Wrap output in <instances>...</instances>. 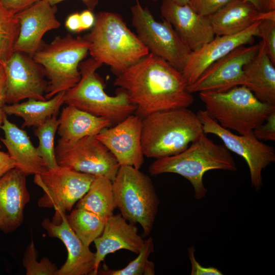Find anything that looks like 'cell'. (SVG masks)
<instances>
[{
    "mask_svg": "<svg viewBox=\"0 0 275 275\" xmlns=\"http://www.w3.org/2000/svg\"><path fill=\"white\" fill-rule=\"evenodd\" d=\"M76 207L81 208L106 219L114 214L116 206L112 181L102 176H95L90 187L77 202Z\"/></svg>",
    "mask_w": 275,
    "mask_h": 275,
    "instance_id": "27",
    "label": "cell"
},
{
    "mask_svg": "<svg viewBox=\"0 0 275 275\" xmlns=\"http://www.w3.org/2000/svg\"><path fill=\"white\" fill-rule=\"evenodd\" d=\"M38 253L32 239L26 248L22 258V264L26 275H56L58 267L47 257L40 262L37 260Z\"/></svg>",
    "mask_w": 275,
    "mask_h": 275,
    "instance_id": "32",
    "label": "cell"
},
{
    "mask_svg": "<svg viewBox=\"0 0 275 275\" xmlns=\"http://www.w3.org/2000/svg\"><path fill=\"white\" fill-rule=\"evenodd\" d=\"M208 17L215 36H230L263 19L275 18V10L262 12L245 0H231Z\"/></svg>",
    "mask_w": 275,
    "mask_h": 275,
    "instance_id": "22",
    "label": "cell"
},
{
    "mask_svg": "<svg viewBox=\"0 0 275 275\" xmlns=\"http://www.w3.org/2000/svg\"><path fill=\"white\" fill-rule=\"evenodd\" d=\"M203 132L218 136L229 150L241 156L246 161L250 171L252 187L258 191L263 185L262 171L275 161V150L256 138L253 131L245 135H237L221 126L205 110L197 113Z\"/></svg>",
    "mask_w": 275,
    "mask_h": 275,
    "instance_id": "11",
    "label": "cell"
},
{
    "mask_svg": "<svg viewBox=\"0 0 275 275\" xmlns=\"http://www.w3.org/2000/svg\"><path fill=\"white\" fill-rule=\"evenodd\" d=\"M6 104V75L4 66L0 65V107Z\"/></svg>",
    "mask_w": 275,
    "mask_h": 275,
    "instance_id": "42",
    "label": "cell"
},
{
    "mask_svg": "<svg viewBox=\"0 0 275 275\" xmlns=\"http://www.w3.org/2000/svg\"><path fill=\"white\" fill-rule=\"evenodd\" d=\"M65 92H60L45 100L30 98L21 103L6 104L3 109L6 115L21 118L23 120L22 127H36L53 116L57 115L64 103Z\"/></svg>",
    "mask_w": 275,
    "mask_h": 275,
    "instance_id": "26",
    "label": "cell"
},
{
    "mask_svg": "<svg viewBox=\"0 0 275 275\" xmlns=\"http://www.w3.org/2000/svg\"><path fill=\"white\" fill-rule=\"evenodd\" d=\"M90 43L85 37L67 35L56 37L49 44L42 45L32 57L43 68L49 81L45 95L49 99L68 90L80 79V63L89 52Z\"/></svg>",
    "mask_w": 275,
    "mask_h": 275,
    "instance_id": "7",
    "label": "cell"
},
{
    "mask_svg": "<svg viewBox=\"0 0 275 275\" xmlns=\"http://www.w3.org/2000/svg\"><path fill=\"white\" fill-rule=\"evenodd\" d=\"M260 42L240 46L211 64L194 83L187 86L190 93L224 92L239 86L244 67L256 56Z\"/></svg>",
    "mask_w": 275,
    "mask_h": 275,
    "instance_id": "13",
    "label": "cell"
},
{
    "mask_svg": "<svg viewBox=\"0 0 275 275\" xmlns=\"http://www.w3.org/2000/svg\"><path fill=\"white\" fill-rule=\"evenodd\" d=\"M82 31L91 29L95 22V17L92 11L87 9L79 13Z\"/></svg>",
    "mask_w": 275,
    "mask_h": 275,
    "instance_id": "40",
    "label": "cell"
},
{
    "mask_svg": "<svg viewBox=\"0 0 275 275\" xmlns=\"http://www.w3.org/2000/svg\"><path fill=\"white\" fill-rule=\"evenodd\" d=\"M59 121L60 144H70L87 136H96L111 126L107 120L69 105L63 108Z\"/></svg>",
    "mask_w": 275,
    "mask_h": 275,
    "instance_id": "25",
    "label": "cell"
},
{
    "mask_svg": "<svg viewBox=\"0 0 275 275\" xmlns=\"http://www.w3.org/2000/svg\"><path fill=\"white\" fill-rule=\"evenodd\" d=\"M145 241L134 224L128 223L120 213L113 214L106 219L101 234L94 241L96 252L91 275L98 274L99 265L107 255L122 249L138 254Z\"/></svg>",
    "mask_w": 275,
    "mask_h": 275,
    "instance_id": "21",
    "label": "cell"
},
{
    "mask_svg": "<svg viewBox=\"0 0 275 275\" xmlns=\"http://www.w3.org/2000/svg\"><path fill=\"white\" fill-rule=\"evenodd\" d=\"M116 208L127 221L138 223L148 235L153 228L159 200L150 177L132 166H120L112 181Z\"/></svg>",
    "mask_w": 275,
    "mask_h": 275,
    "instance_id": "8",
    "label": "cell"
},
{
    "mask_svg": "<svg viewBox=\"0 0 275 275\" xmlns=\"http://www.w3.org/2000/svg\"><path fill=\"white\" fill-rule=\"evenodd\" d=\"M95 176L58 166L34 175V182L44 191L38 200L40 208H53L52 222L58 224L61 215L70 211L88 191Z\"/></svg>",
    "mask_w": 275,
    "mask_h": 275,
    "instance_id": "10",
    "label": "cell"
},
{
    "mask_svg": "<svg viewBox=\"0 0 275 275\" xmlns=\"http://www.w3.org/2000/svg\"><path fill=\"white\" fill-rule=\"evenodd\" d=\"M66 213L61 221L54 224L48 218L44 219L41 225L51 237L60 239L66 248L68 256L66 262L58 269L56 275L92 274L94 270L95 253L86 246L69 225Z\"/></svg>",
    "mask_w": 275,
    "mask_h": 275,
    "instance_id": "20",
    "label": "cell"
},
{
    "mask_svg": "<svg viewBox=\"0 0 275 275\" xmlns=\"http://www.w3.org/2000/svg\"><path fill=\"white\" fill-rule=\"evenodd\" d=\"M1 147L0 145V148ZM16 167L15 161L9 153L0 150V178L9 171Z\"/></svg>",
    "mask_w": 275,
    "mask_h": 275,
    "instance_id": "38",
    "label": "cell"
},
{
    "mask_svg": "<svg viewBox=\"0 0 275 275\" xmlns=\"http://www.w3.org/2000/svg\"><path fill=\"white\" fill-rule=\"evenodd\" d=\"M212 170L236 171L235 160L224 146L215 144L203 133L182 152L156 159L149 166L152 176L171 173L178 174L192 184L197 200L207 193L203 182L206 172Z\"/></svg>",
    "mask_w": 275,
    "mask_h": 275,
    "instance_id": "3",
    "label": "cell"
},
{
    "mask_svg": "<svg viewBox=\"0 0 275 275\" xmlns=\"http://www.w3.org/2000/svg\"><path fill=\"white\" fill-rule=\"evenodd\" d=\"M51 6H56V4L65 0H45ZM87 7V9L93 11L97 6L99 0H80Z\"/></svg>",
    "mask_w": 275,
    "mask_h": 275,
    "instance_id": "43",
    "label": "cell"
},
{
    "mask_svg": "<svg viewBox=\"0 0 275 275\" xmlns=\"http://www.w3.org/2000/svg\"><path fill=\"white\" fill-rule=\"evenodd\" d=\"M114 85L127 92L142 119L157 112L188 107L194 101L181 71L151 53L117 74Z\"/></svg>",
    "mask_w": 275,
    "mask_h": 275,
    "instance_id": "1",
    "label": "cell"
},
{
    "mask_svg": "<svg viewBox=\"0 0 275 275\" xmlns=\"http://www.w3.org/2000/svg\"><path fill=\"white\" fill-rule=\"evenodd\" d=\"M6 75V103L13 104L25 99L46 100L48 82L42 66L33 58L14 51L4 66Z\"/></svg>",
    "mask_w": 275,
    "mask_h": 275,
    "instance_id": "14",
    "label": "cell"
},
{
    "mask_svg": "<svg viewBox=\"0 0 275 275\" xmlns=\"http://www.w3.org/2000/svg\"><path fill=\"white\" fill-rule=\"evenodd\" d=\"M274 1H275V0H273Z\"/></svg>",
    "mask_w": 275,
    "mask_h": 275,
    "instance_id": "48",
    "label": "cell"
},
{
    "mask_svg": "<svg viewBox=\"0 0 275 275\" xmlns=\"http://www.w3.org/2000/svg\"><path fill=\"white\" fill-rule=\"evenodd\" d=\"M66 217L77 236L89 247L101 234L105 223L97 214L81 208L76 207Z\"/></svg>",
    "mask_w": 275,
    "mask_h": 275,
    "instance_id": "28",
    "label": "cell"
},
{
    "mask_svg": "<svg viewBox=\"0 0 275 275\" xmlns=\"http://www.w3.org/2000/svg\"><path fill=\"white\" fill-rule=\"evenodd\" d=\"M259 140L275 141V111L271 113L261 125L253 130Z\"/></svg>",
    "mask_w": 275,
    "mask_h": 275,
    "instance_id": "35",
    "label": "cell"
},
{
    "mask_svg": "<svg viewBox=\"0 0 275 275\" xmlns=\"http://www.w3.org/2000/svg\"><path fill=\"white\" fill-rule=\"evenodd\" d=\"M57 11L56 6L40 0L16 14L20 28L13 51L32 57L42 46L44 34L60 27L61 23L56 15Z\"/></svg>",
    "mask_w": 275,
    "mask_h": 275,
    "instance_id": "16",
    "label": "cell"
},
{
    "mask_svg": "<svg viewBox=\"0 0 275 275\" xmlns=\"http://www.w3.org/2000/svg\"><path fill=\"white\" fill-rule=\"evenodd\" d=\"M6 115L3 107H0V127L3 124L5 116Z\"/></svg>",
    "mask_w": 275,
    "mask_h": 275,
    "instance_id": "45",
    "label": "cell"
},
{
    "mask_svg": "<svg viewBox=\"0 0 275 275\" xmlns=\"http://www.w3.org/2000/svg\"><path fill=\"white\" fill-rule=\"evenodd\" d=\"M85 37L91 57L109 66L117 74L138 62L149 52L120 15L100 12L91 32Z\"/></svg>",
    "mask_w": 275,
    "mask_h": 275,
    "instance_id": "4",
    "label": "cell"
},
{
    "mask_svg": "<svg viewBox=\"0 0 275 275\" xmlns=\"http://www.w3.org/2000/svg\"><path fill=\"white\" fill-rule=\"evenodd\" d=\"M26 175L18 168L0 178V230L11 233L22 224L24 209L30 200Z\"/></svg>",
    "mask_w": 275,
    "mask_h": 275,
    "instance_id": "19",
    "label": "cell"
},
{
    "mask_svg": "<svg viewBox=\"0 0 275 275\" xmlns=\"http://www.w3.org/2000/svg\"><path fill=\"white\" fill-rule=\"evenodd\" d=\"M199 97L211 118L242 135L252 132L275 111V105L261 101L242 86L224 92H200Z\"/></svg>",
    "mask_w": 275,
    "mask_h": 275,
    "instance_id": "6",
    "label": "cell"
},
{
    "mask_svg": "<svg viewBox=\"0 0 275 275\" xmlns=\"http://www.w3.org/2000/svg\"><path fill=\"white\" fill-rule=\"evenodd\" d=\"M158 0H155V1H156ZM175 3L180 5H183L185 4H187L188 2V0H172Z\"/></svg>",
    "mask_w": 275,
    "mask_h": 275,
    "instance_id": "46",
    "label": "cell"
},
{
    "mask_svg": "<svg viewBox=\"0 0 275 275\" xmlns=\"http://www.w3.org/2000/svg\"><path fill=\"white\" fill-rule=\"evenodd\" d=\"M155 273L154 262L148 261L146 266L144 275H154Z\"/></svg>",
    "mask_w": 275,
    "mask_h": 275,
    "instance_id": "44",
    "label": "cell"
},
{
    "mask_svg": "<svg viewBox=\"0 0 275 275\" xmlns=\"http://www.w3.org/2000/svg\"><path fill=\"white\" fill-rule=\"evenodd\" d=\"M151 1H155V0H151Z\"/></svg>",
    "mask_w": 275,
    "mask_h": 275,
    "instance_id": "47",
    "label": "cell"
},
{
    "mask_svg": "<svg viewBox=\"0 0 275 275\" xmlns=\"http://www.w3.org/2000/svg\"><path fill=\"white\" fill-rule=\"evenodd\" d=\"M102 65L92 57L82 61L79 65L80 79L65 92L64 101L67 105L105 119L114 126L133 114L136 107L123 89L119 88L115 96L105 92L103 80L96 72Z\"/></svg>",
    "mask_w": 275,
    "mask_h": 275,
    "instance_id": "5",
    "label": "cell"
},
{
    "mask_svg": "<svg viewBox=\"0 0 275 275\" xmlns=\"http://www.w3.org/2000/svg\"><path fill=\"white\" fill-rule=\"evenodd\" d=\"M54 115L36 127L34 134L39 140L36 147L39 155L44 160L48 170L58 167L54 145V137L59 121Z\"/></svg>",
    "mask_w": 275,
    "mask_h": 275,
    "instance_id": "29",
    "label": "cell"
},
{
    "mask_svg": "<svg viewBox=\"0 0 275 275\" xmlns=\"http://www.w3.org/2000/svg\"><path fill=\"white\" fill-rule=\"evenodd\" d=\"M260 21L239 33L230 36H216L200 48L191 51L181 71L187 86L196 81L213 62L235 48L252 42L255 37L258 36L257 28Z\"/></svg>",
    "mask_w": 275,
    "mask_h": 275,
    "instance_id": "17",
    "label": "cell"
},
{
    "mask_svg": "<svg viewBox=\"0 0 275 275\" xmlns=\"http://www.w3.org/2000/svg\"><path fill=\"white\" fill-rule=\"evenodd\" d=\"M39 1L40 0H0L4 7L14 14L26 9Z\"/></svg>",
    "mask_w": 275,
    "mask_h": 275,
    "instance_id": "37",
    "label": "cell"
},
{
    "mask_svg": "<svg viewBox=\"0 0 275 275\" xmlns=\"http://www.w3.org/2000/svg\"><path fill=\"white\" fill-rule=\"evenodd\" d=\"M154 245L152 237L145 241L144 245L138 254V257L130 262L124 268L111 269L104 266L100 271L103 275H144L146 266L150 254L154 252Z\"/></svg>",
    "mask_w": 275,
    "mask_h": 275,
    "instance_id": "31",
    "label": "cell"
},
{
    "mask_svg": "<svg viewBox=\"0 0 275 275\" xmlns=\"http://www.w3.org/2000/svg\"><path fill=\"white\" fill-rule=\"evenodd\" d=\"M231 0H188V5L198 14L208 16Z\"/></svg>",
    "mask_w": 275,
    "mask_h": 275,
    "instance_id": "34",
    "label": "cell"
},
{
    "mask_svg": "<svg viewBox=\"0 0 275 275\" xmlns=\"http://www.w3.org/2000/svg\"><path fill=\"white\" fill-rule=\"evenodd\" d=\"M19 23L15 14L9 12L0 1V65L9 60L19 33Z\"/></svg>",
    "mask_w": 275,
    "mask_h": 275,
    "instance_id": "30",
    "label": "cell"
},
{
    "mask_svg": "<svg viewBox=\"0 0 275 275\" xmlns=\"http://www.w3.org/2000/svg\"><path fill=\"white\" fill-rule=\"evenodd\" d=\"M132 24L142 43L152 53L182 71L191 50L172 25L155 20L148 8L137 1L131 7Z\"/></svg>",
    "mask_w": 275,
    "mask_h": 275,
    "instance_id": "9",
    "label": "cell"
},
{
    "mask_svg": "<svg viewBox=\"0 0 275 275\" xmlns=\"http://www.w3.org/2000/svg\"><path fill=\"white\" fill-rule=\"evenodd\" d=\"M142 121L139 116L132 114L96 135L113 154L120 166H129L140 169L143 164Z\"/></svg>",
    "mask_w": 275,
    "mask_h": 275,
    "instance_id": "15",
    "label": "cell"
},
{
    "mask_svg": "<svg viewBox=\"0 0 275 275\" xmlns=\"http://www.w3.org/2000/svg\"><path fill=\"white\" fill-rule=\"evenodd\" d=\"M196 249L193 246L188 248V256L191 263V275H222V272L217 268L210 266L205 267L202 266L196 259L195 252Z\"/></svg>",
    "mask_w": 275,
    "mask_h": 275,
    "instance_id": "36",
    "label": "cell"
},
{
    "mask_svg": "<svg viewBox=\"0 0 275 275\" xmlns=\"http://www.w3.org/2000/svg\"><path fill=\"white\" fill-rule=\"evenodd\" d=\"M240 86L249 89L261 101L275 105L274 64L262 41L256 56L244 68Z\"/></svg>",
    "mask_w": 275,
    "mask_h": 275,
    "instance_id": "24",
    "label": "cell"
},
{
    "mask_svg": "<svg viewBox=\"0 0 275 275\" xmlns=\"http://www.w3.org/2000/svg\"><path fill=\"white\" fill-rule=\"evenodd\" d=\"M160 12L191 51L197 50L215 37L208 16L196 13L187 4L162 0Z\"/></svg>",
    "mask_w": 275,
    "mask_h": 275,
    "instance_id": "18",
    "label": "cell"
},
{
    "mask_svg": "<svg viewBox=\"0 0 275 275\" xmlns=\"http://www.w3.org/2000/svg\"><path fill=\"white\" fill-rule=\"evenodd\" d=\"M252 4L259 11L267 12L275 10V1L273 0H245Z\"/></svg>",
    "mask_w": 275,
    "mask_h": 275,
    "instance_id": "41",
    "label": "cell"
},
{
    "mask_svg": "<svg viewBox=\"0 0 275 275\" xmlns=\"http://www.w3.org/2000/svg\"><path fill=\"white\" fill-rule=\"evenodd\" d=\"M55 154L59 166L113 181L120 165L96 137L87 136L70 144H58Z\"/></svg>",
    "mask_w": 275,
    "mask_h": 275,
    "instance_id": "12",
    "label": "cell"
},
{
    "mask_svg": "<svg viewBox=\"0 0 275 275\" xmlns=\"http://www.w3.org/2000/svg\"><path fill=\"white\" fill-rule=\"evenodd\" d=\"M203 133L197 114L188 107L154 113L142 121L144 155L158 159L177 154Z\"/></svg>",
    "mask_w": 275,
    "mask_h": 275,
    "instance_id": "2",
    "label": "cell"
},
{
    "mask_svg": "<svg viewBox=\"0 0 275 275\" xmlns=\"http://www.w3.org/2000/svg\"><path fill=\"white\" fill-rule=\"evenodd\" d=\"M65 26L68 30L73 33L82 31L79 13L76 12L70 14L65 21Z\"/></svg>",
    "mask_w": 275,
    "mask_h": 275,
    "instance_id": "39",
    "label": "cell"
},
{
    "mask_svg": "<svg viewBox=\"0 0 275 275\" xmlns=\"http://www.w3.org/2000/svg\"><path fill=\"white\" fill-rule=\"evenodd\" d=\"M258 36L260 37L269 59L275 64V18L261 20L257 28Z\"/></svg>",
    "mask_w": 275,
    "mask_h": 275,
    "instance_id": "33",
    "label": "cell"
},
{
    "mask_svg": "<svg viewBox=\"0 0 275 275\" xmlns=\"http://www.w3.org/2000/svg\"><path fill=\"white\" fill-rule=\"evenodd\" d=\"M0 128L4 132V137L0 140L15 161L16 168L26 176L40 174L48 170L25 131L10 122L6 115Z\"/></svg>",
    "mask_w": 275,
    "mask_h": 275,
    "instance_id": "23",
    "label": "cell"
}]
</instances>
